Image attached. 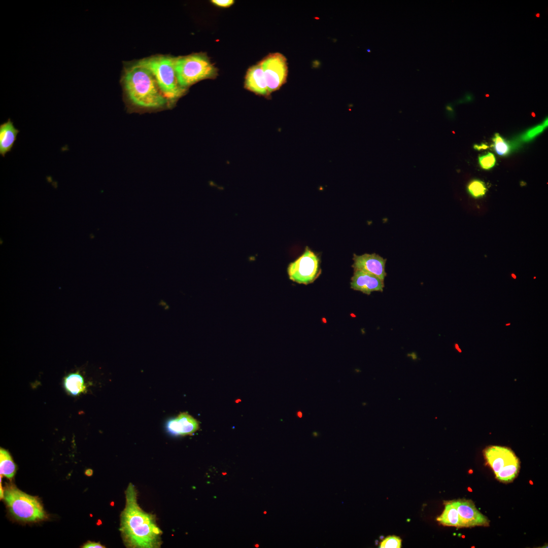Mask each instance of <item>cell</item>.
Segmentation results:
<instances>
[{"instance_id":"7","label":"cell","mask_w":548,"mask_h":548,"mask_svg":"<svg viewBox=\"0 0 548 548\" xmlns=\"http://www.w3.org/2000/svg\"><path fill=\"white\" fill-rule=\"evenodd\" d=\"M262 66L269 95L285 83L288 75L286 57L279 53H271L259 62Z\"/></svg>"},{"instance_id":"2","label":"cell","mask_w":548,"mask_h":548,"mask_svg":"<svg viewBox=\"0 0 548 548\" xmlns=\"http://www.w3.org/2000/svg\"><path fill=\"white\" fill-rule=\"evenodd\" d=\"M123 83L129 100L136 107L158 109L168 102L152 73L138 61L125 69Z\"/></svg>"},{"instance_id":"6","label":"cell","mask_w":548,"mask_h":548,"mask_svg":"<svg viewBox=\"0 0 548 548\" xmlns=\"http://www.w3.org/2000/svg\"><path fill=\"white\" fill-rule=\"evenodd\" d=\"M484 454L498 481L510 483L517 477L520 469V461L510 449L491 446L486 448Z\"/></svg>"},{"instance_id":"24","label":"cell","mask_w":548,"mask_h":548,"mask_svg":"<svg viewBox=\"0 0 548 548\" xmlns=\"http://www.w3.org/2000/svg\"><path fill=\"white\" fill-rule=\"evenodd\" d=\"M83 547L84 548H103L104 546L101 545L99 542H91L88 541L85 544Z\"/></svg>"},{"instance_id":"22","label":"cell","mask_w":548,"mask_h":548,"mask_svg":"<svg viewBox=\"0 0 548 548\" xmlns=\"http://www.w3.org/2000/svg\"><path fill=\"white\" fill-rule=\"evenodd\" d=\"M478 162L482 168L489 169L495 165L496 158L493 153L489 152L486 155L479 156Z\"/></svg>"},{"instance_id":"3","label":"cell","mask_w":548,"mask_h":548,"mask_svg":"<svg viewBox=\"0 0 548 548\" xmlns=\"http://www.w3.org/2000/svg\"><path fill=\"white\" fill-rule=\"evenodd\" d=\"M174 67L179 84L185 89L198 81L213 79L218 75V69L207 55L201 53L174 57Z\"/></svg>"},{"instance_id":"25","label":"cell","mask_w":548,"mask_h":548,"mask_svg":"<svg viewBox=\"0 0 548 548\" xmlns=\"http://www.w3.org/2000/svg\"><path fill=\"white\" fill-rule=\"evenodd\" d=\"M92 470L90 469H87L85 471V474L88 476H91L92 475Z\"/></svg>"},{"instance_id":"15","label":"cell","mask_w":548,"mask_h":548,"mask_svg":"<svg viewBox=\"0 0 548 548\" xmlns=\"http://www.w3.org/2000/svg\"><path fill=\"white\" fill-rule=\"evenodd\" d=\"M444 504V510L436 520L443 526L461 528L459 513L452 500L446 501Z\"/></svg>"},{"instance_id":"14","label":"cell","mask_w":548,"mask_h":548,"mask_svg":"<svg viewBox=\"0 0 548 548\" xmlns=\"http://www.w3.org/2000/svg\"><path fill=\"white\" fill-rule=\"evenodd\" d=\"M19 130L16 128L13 121L9 118L0 125V155L5 157L11 151Z\"/></svg>"},{"instance_id":"21","label":"cell","mask_w":548,"mask_h":548,"mask_svg":"<svg viewBox=\"0 0 548 548\" xmlns=\"http://www.w3.org/2000/svg\"><path fill=\"white\" fill-rule=\"evenodd\" d=\"M402 540L399 537L392 535L384 539L380 543V548H400Z\"/></svg>"},{"instance_id":"9","label":"cell","mask_w":548,"mask_h":548,"mask_svg":"<svg viewBox=\"0 0 548 548\" xmlns=\"http://www.w3.org/2000/svg\"><path fill=\"white\" fill-rule=\"evenodd\" d=\"M452 501L459 513L461 528L489 526L490 520L476 508L471 500L459 499Z\"/></svg>"},{"instance_id":"4","label":"cell","mask_w":548,"mask_h":548,"mask_svg":"<svg viewBox=\"0 0 548 548\" xmlns=\"http://www.w3.org/2000/svg\"><path fill=\"white\" fill-rule=\"evenodd\" d=\"M138 62L150 71L159 88L168 100L178 99L186 91L178 82L174 57L158 55L141 59Z\"/></svg>"},{"instance_id":"8","label":"cell","mask_w":548,"mask_h":548,"mask_svg":"<svg viewBox=\"0 0 548 548\" xmlns=\"http://www.w3.org/2000/svg\"><path fill=\"white\" fill-rule=\"evenodd\" d=\"M319 264L317 256L306 247L304 253L289 265V278L299 284H310L317 277Z\"/></svg>"},{"instance_id":"17","label":"cell","mask_w":548,"mask_h":548,"mask_svg":"<svg viewBox=\"0 0 548 548\" xmlns=\"http://www.w3.org/2000/svg\"><path fill=\"white\" fill-rule=\"evenodd\" d=\"M1 474L8 478H12L16 472V465L10 455L6 450H0Z\"/></svg>"},{"instance_id":"1","label":"cell","mask_w":548,"mask_h":548,"mask_svg":"<svg viewBox=\"0 0 548 548\" xmlns=\"http://www.w3.org/2000/svg\"><path fill=\"white\" fill-rule=\"evenodd\" d=\"M125 506L120 515V531L129 548H158L162 532L154 515L144 511L138 502L136 489L129 483L125 491Z\"/></svg>"},{"instance_id":"11","label":"cell","mask_w":548,"mask_h":548,"mask_svg":"<svg viewBox=\"0 0 548 548\" xmlns=\"http://www.w3.org/2000/svg\"><path fill=\"white\" fill-rule=\"evenodd\" d=\"M351 288L369 295L373 291H383L384 281L378 277L360 270H354Z\"/></svg>"},{"instance_id":"23","label":"cell","mask_w":548,"mask_h":548,"mask_svg":"<svg viewBox=\"0 0 548 548\" xmlns=\"http://www.w3.org/2000/svg\"><path fill=\"white\" fill-rule=\"evenodd\" d=\"M211 2L218 7L227 8L231 6L234 1L233 0H213Z\"/></svg>"},{"instance_id":"5","label":"cell","mask_w":548,"mask_h":548,"mask_svg":"<svg viewBox=\"0 0 548 548\" xmlns=\"http://www.w3.org/2000/svg\"><path fill=\"white\" fill-rule=\"evenodd\" d=\"M4 498L12 515L23 521H36L46 518V513L38 499L28 495L13 486H9L4 492Z\"/></svg>"},{"instance_id":"26","label":"cell","mask_w":548,"mask_h":548,"mask_svg":"<svg viewBox=\"0 0 548 548\" xmlns=\"http://www.w3.org/2000/svg\"><path fill=\"white\" fill-rule=\"evenodd\" d=\"M297 415H298V416H299V417L300 418L302 417V414H301V413L300 412H298V413H297Z\"/></svg>"},{"instance_id":"27","label":"cell","mask_w":548,"mask_h":548,"mask_svg":"<svg viewBox=\"0 0 548 548\" xmlns=\"http://www.w3.org/2000/svg\"><path fill=\"white\" fill-rule=\"evenodd\" d=\"M510 325V323H509V324H506L505 325L507 326V325Z\"/></svg>"},{"instance_id":"20","label":"cell","mask_w":548,"mask_h":548,"mask_svg":"<svg viewBox=\"0 0 548 548\" xmlns=\"http://www.w3.org/2000/svg\"><path fill=\"white\" fill-rule=\"evenodd\" d=\"M468 190L470 194L474 197L482 196L486 192L485 184L477 180H473L469 183Z\"/></svg>"},{"instance_id":"16","label":"cell","mask_w":548,"mask_h":548,"mask_svg":"<svg viewBox=\"0 0 548 548\" xmlns=\"http://www.w3.org/2000/svg\"><path fill=\"white\" fill-rule=\"evenodd\" d=\"M63 386L66 392L73 396L79 395L86 391L84 379L78 371L65 376Z\"/></svg>"},{"instance_id":"19","label":"cell","mask_w":548,"mask_h":548,"mask_svg":"<svg viewBox=\"0 0 548 548\" xmlns=\"http://www.w3.org/2000/svg\"><path fill=\"white\" fill-rule=\"evenodd\" d=\"M547 126V119L546 118L542 124L529 129L523 133L521 136V140L524 142H528L532 140L539 134L541 133Z\"/></svg>"},{"instance_id":"18","label":"cell","mask_w":548,"mask_h":548,"mask_svg":"<svg viewBox=\"0 0 548 548\" xmlns=\"http://www.w3.org/2000/svg\"><path fill=\"white\" fill-rule=\"evenodd\" d=\"M493 148L495 151L500 156L508 154L511 149V145L499 133H496L493 138Z\"/></svg>"},{"instance_id":"13","label":"cell","mask_w":548,"mask_h":548,"mask_svg":"<svg viewBox=\"0 0 548 548\" xmlns=\"http://www.w3.org/2000/svg\"><path fill=\"white\" fill-rule=\"evenodd\" d=\"M166 428L174 435H191L199 429V422L187 413H182L169 420L167 423Z\"/></svg>"},{"instance_id":"10","label":"cell","mask_w":548,"mask_h":548,"mask_svg":"<svg viewBox=\"0 0 548 548\" xmlns=\"http://www.w3.org/2000/svg\"><path fill=\"white\" fill-rule=\"evenodd\" d=\"M354 270H360L372 274L384 281L387 273L385 271L386 259L375 253L361 255L354 254Z\"/></svg>"},{"instance_id":"12","label":"cell","mask_w":548,"mask_h":548,"mask_svg":"<svg viewBox=\"0 0 548 548\" xmlns=\"http://www.w3.org/2000/svg\"><path fill=\"white\" fill-rule=\"evenodd\" d=\"M245 87L256 94L266 97L270 96L260 63L251 66L248 70L245 77Z\"/></svg>"}]
</instances>
